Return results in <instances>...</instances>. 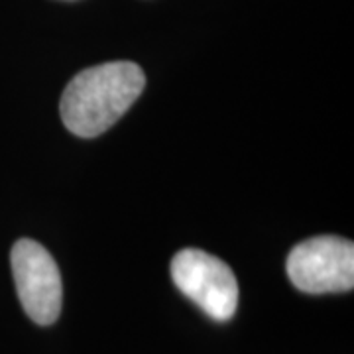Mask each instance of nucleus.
Returning <instances> with one entry per match:
<instances>
[{
	"label": "nucleus",
	"mask_w": 354,
	"mask_h": 354,
	"mask_svg": "<svg viewBox=\"0 0 354 354\" xmlns=\"http://www.w3.org/2000/svg\"><path fill=\"white\" fill-rule=\"evenodd\" d=\"M177 290L215 321H228L239 307V281L227 262L199 248H183L171 260Z\"/></svg>",
	"instance_id": "obj_2"
},
{
	"label": "nucleus",
	"mask_w": 354,
	"mask_h": 354,
	"mask_svg": "<svg viewBox=\"0 0 354 354\" xmlns=\"http://www.w3.org/2000/svg\"><path fill=\"white\" fill-rule=\"evenodd\" d=\"M10 264L26 315L44 327L55 323L62 313L64 288L53 256L39 242L22 239L12 246Z\"/></svg>",
	"instance_id": "obj_4"
},
{
	"label": "nucleus",
	"mask_w": 354,
	"mask_h": 354,
	"mask_svg": "<svg viewBox=\"0 0 354 354\" xmlns=\"http://www.w3.org/2000/svg\"><path fill=\"white\" fill-rule=\"evenodd\" d=\"M144 87L146 75L132 62H109L79 71L59 102L65 128L81 138L99 136L127 114Z\"/></svg>",
	"instance_id": "obj_1"
},
{
	"label": "nucleus",
	"mask_w": 354,
	"mask_h": 354,
	"mask_svg": "<svg viewBox=\"0 0 354 354\" xmlns=\"http://www.w3.org/2000/svg\"><path fill=\"white\" fill-rule=\"evenodd\" d=\"M291 283L305 293H337L354 286V246L341 236H315L299 242L288 256Z\"/></svg>",
	"instance_id": "obj_3"
}]
</instances>
